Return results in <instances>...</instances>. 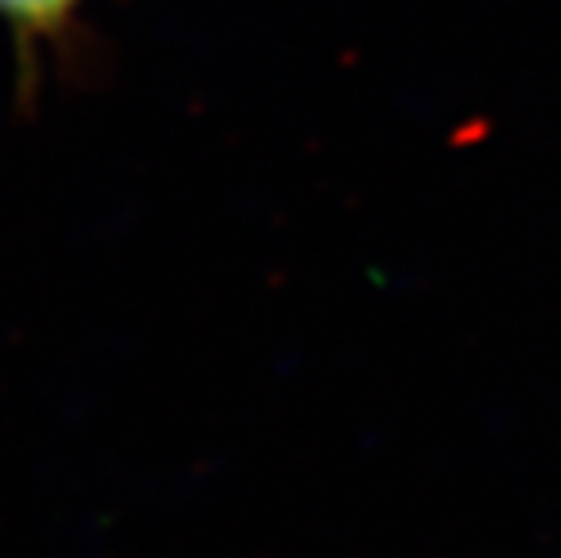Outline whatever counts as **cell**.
I'll use <instances>...</instances> for the list:
<instances>
[{
    "mask_svg": "<svg viewBox=\"0 0 561 558\" xmlns=\"http://www.w3.org/2000/svg\"><path fill=\"white\" fill-rule=\"evenodd\" d=\"M80 4L83 0H0V26H8L19 55L30 62L37 44L58 37L73 22Z\"/></svg>",
    "mask_w": 561,
    "mask_h": 558,
    "instance_id": "cell-1",
    "label": "cell"
}]
</instances>
